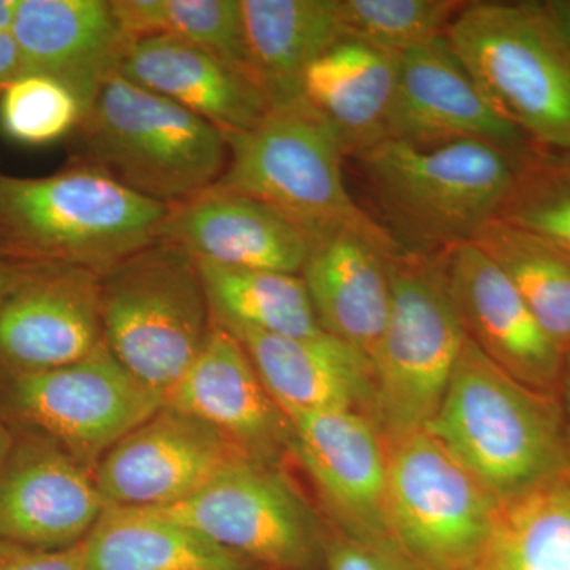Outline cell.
Wrapping results in <instances>:
<instances>
[{
	"label": "cell",
	"instance_id": "d590c367",
	"mask_svg": "<svg viewBox=\"0 0 570 570\" xmlns=\"http://www.w3.org/2000/svg\"><path fill=\"white\" fill-rule=\"evenodd\" d=\"M24 73L20 47L13 33L0 32V94Z\"/></svg>",
	"mask_w": 570,
	"mask_h": 570
},
{
	"label": "cell",
	"instance_id": "cb8c5ba5",
	"mask_svg": "<svg viewBox=\"0 0 570 570\" xmlns=\"http://www.w3.org/2000/svg\"><path fill=\"white\" fill-rule=\"evenodd\" d=\"M400 58L347 36L306 70L303 99L332 126L346 157L387 140Z\"/></svg>",
	"mask_w": 570,
	"mask_h": 570
},
{
	"label": "cell",
	"instance_id": "484cf974",
	"mask_svg": "<svg viewBox=\"0 0 570 570\" xmlns=\"http://www.w3.org/2000/svg\"><path fill=\"white\" fill-rule=\"evenodd\" d=\"M85 569L258 570L181 523L118 505H108L86 538Z\"/></svg>",
	"mask_w": 570,
	"mask_h": 570
},
{
	"label": "cell",
	"instance_id": "d6a6232c",
	"mask_svg": "<svg viewBox=\"0 0 570 570\" xmlns=\"http://www.w3.org/2000/svg\"><path fill=\"white\" fill-rule=\"evenodd\" d=\"M85 108L69 86L22 73L0 94V132L22 146H48L81 126Z\"/></svg>",
	"mask_w": 570,
	"mask_h": 570
},
{
	"label": "cell",
	"instance_id": "1f68e13d",
	"mask_svg": "<svg viewBox=\"0 0 570 570\" xmlns=\"http://www.w3.org/2000/svg\"><path fill=\"white\" fill-rule=\"evenodd\" d=\"M464 6L459 0H340L348 37L397 55L444 39Z\"/></svg>",
	"mask_w": 570,
	"mask_h": 570
},
{
	"label": "cell",
	"instance_id": "d4e9b609",
	"mask_svg": "<svg viewBox=\"0 0 570 570\" xmlns=\"http://www.w3.org/2000/svg\"><path fill=\"white\" fill-rule=\"evenodd\" d=\"M247 63L269 107L303 99L311 63L346 39L340 0H242Z\"/></svg>",
	"mask_w": 570,
	"mask_h": 570
},
{
	"label": "cell",
	"instance_id": "ffe728a7",
	"mask_svg": "<svg viewBox=\"0 0 570 570\" xmlns=\"http://www.w3.org/2000/svg\"><path fill=\"white\" fill-rule=\"evenodd\" d=\"M156 242L195 262L299 275L309 242L302 228L275 209L230 190L209 187L168 206Z\"/></svg>",
	"mask_w": 570,
	"mask_h": 570
},
{
	"label": "cell",
	"instance_id": "5b68a950",
	"mask_svg": "<svg viewBox=\"0 0 570 570\" xmlns=\"http://www.w3.org/2000/svg\"><path fill=\"white\" fill-rule=\"evenodd\" d=\"M390 283L387 325L371 356L374 390L370 417L385 441L430 425L466 341L442 253L397 246L390 258Z\"/></svg>",
	"mask_w": 570,
	"mask_h": 570
},
{
	"label": "cell",
	"instance_id": "e575fe53",
	"mask_svg": "<svg viewBox=\"0 0 570 570\" xmlns=\"http://www.w3.org/2000/svg\"><path fill=\"white\" fill-rule=\"evenodd\" d=\"M0 570H86L85 542L63 550H39L0 540Z\"/></svg>",
	"mask_w": 570,
	"mask_h": 570
},
{
	"label": "cell",
	"instance_id": "ac0fdd59",
	"mask_svg": "<svg viewBox=\"0 0 570 570\" xmlns=\"http://www.w3.org/2000/svg\"><path fill=\"white\" fill-rule=\"evenodd\" d=\"M164 404L219 431L250 460L276 466L291 452L287 415L266 390L238 337L214 324Z\"/></svg>",
	"mask_w": 570,
	"mask_h": 570
},
{
	"label": "cell",
	"instance_id": "30bf717a",
	"mask_svg": "<svg viewBox=\"0 0 570 570\" xmlns=\"http://www.w3.org/2000/svg\"><path fill=\"white\" fill-rule=\"evenodd\" d=\"M145 510L197 531L258 570L324 569L326 524L272 464L245 461L194 497Z\"/></svg>",
	"mask_w": 570,
	"mask_h": 570
},
{
	"label": "cell",
	"instance_id": "f1b7e54d",
	"mask_svg": "<svg viewBox=\"0 0 570 570\" xmlns=\"http://www.w3.org/2000/svg\"><path fill=\"white\" fill-rule=\"evenodd\" d=\"M474 243L508 276L532 316L566 355L570 348V255L499 219L487 225Z\"/></svg>",
	"mask_w": 570,
	"mask_h": 570
},
{
	"label": "cell",
	"instance_id": "8fae6325",
	"mask_svg": "<svg viewBox=\"0 0 570 570\" xmlns=\"http://www.w3.org/2000/svg\"><path fill=\"white\" fill-rule=\"evenodd\" d=\"M11 401L92 474L119 441L165 406L163 393L134 377L105 341L71 365L14 374Z\"/></svg>",
	"mask_w": 570,
	"mask_h": 570
},
{
	"label": "cell",
	"instance_id": "ab89813d",
	"mask_svg": "<svg viewBox=\"0 0 570 570\" xmlns=\"http://www.w3.org/2000/svg\"><path fill=\"white\" fill-rule=\"evenodd\" d=\"M14 268H17V262L10 261V258L0 250V298H2L6 288L9 287Z\"/></svg>",
	"mask_w": 570,
	"mask_h": 570
},
{
	"label": "cell",
	"instance_id": "4dcf8cb0",
	"mask_svg": "<svg viewBox=\"0 0 570 570\" xmlns=\"http://www.w3.org/2000/svg\"><path fill=\"white\" fill-rule=\"evenodd\" d=\"M498 219L570 255V151L532 146L521 157Z\"/></svg>",
	"mask_w": 570,
	"mask_h": 570
},
{
	"label": "cell",
	"instance_id": "603a6c76",
	"mask_svg": "<svg viewBox=\"0 0 570 570\" xmlns=\"http://www.w3.org/2000/svg\"><path fill=\"white\" fill-rule=\"evenodd\" d=\"M230 333L246 348L266 390L283 411L344 409L370 417L373 363L352 344L325 332L295 337Z\"/></svg>",
	"mask_w": 570,
	"mask_h": 570
},
{
	"label": "cell",
	"instance_id": "f546056e",
	"mask_svg": "<svg viewBox=\"0 0 570 570\" xmlns=\"http://www.w3.org/2000/svg\"><path fill=\"white\" fill-rule=\"evenodd\" d=\"M127 36L174 37L247 71L242 0H111Z\"/></svg>",
	"mask_w": 570,
	"mask_h": 570
},
{
	"label": "cell",
	"instance_id": "d6986e66",
	"mask_svg": "<svg viewBox=\"0 0 570 570\" xmlns=\"http://www.w3.org/2000/svg\"><path fill=\"white\" fill-rule=\"evenodd\" d=\"M387 140L422 146L482 141L515 154L532 148L493 110L445 37L401 55Z\"/></svg>",
	"mask_w": 570,
	"mask_h": 570
},
{
	"label": "cell",
	"instance_id": "f35d334b",
	"mask_svg": "<svg viewBox=\"0 0 570 570\" xmlns=\"http://www.w3.org/2000/svg\"><path fill=\"white\" fill-rule=\"evenodd\" d=\"M21 0H0V32H13Z\"/></svg>",
	"mask_w": 570,
	"mask_h": 570
},
{
	"label": "cell",
	"instance_id": "7c38bea8",
	"mask_svg": "<svg viewBox=\"0 0 570 570\" xmlns=\"http://www.w3.org/2000/svg\"><path fill=\"white\" fill-rule=\"evenodd\" d=\"M284 414L292 428L291 452L313 480L330 524L400 549L390 530L387 445L376 423L344 409Z\"/></svg>",
	"mask_w": 570,
	"mask_h": 570
},
{
	"label": "cell",
	"instance_id": "8992f818",
	"mask_svg": "<svg viewBox=\"0 0 570 570\" xmlns=\"http://www.w3.org/2000/svg\"><path fill=\"white\" fill-rule=\"evenodd\" d=\"M91 164L165 206L209 189L228 163L223 130L115 75L81 122Z\"/></svg>",
	"mask_w": 570,
	"mask_h": 570
},
{
	"label": "cell",
	"instance_id": "5bb4252c",
	"mask_svg": "<svg viewBox=\"0 0 570 570\" xmlns=\"http://www.w3.org/2000/svg\"><path fill=\"white\" fill-rule=\"evenodd\" d=\"M104 343L100 276L18 264L0 298V362L14 374L71 365Z\"/></svg>",
	"mask_w": 570,
	"mask_h": 570
},
{
	"label": "cell",
	"instance_id": "8d00e7d4",
	"mask_svg": "<svg viewBox=\"0 0 570 570\" xmlns=\"http://www.w3.org/2000/svg\"><path fill=\"white\" fill-rule=\"evenodd\" d=\"M540 3L570 50V0H546Z\"/></svg>",
	"mask_w": 570,
	"mask_h": 570
},
{
	"label": "cell",
	"instance_id": "9c48e42d",
	"mask_svg": "<svg viewBox=\"0 0 570 570\" xmlns=\"http://www.w3.org/2000/svg\"><path fill=\"white\" fill-rule=\"evenodd\" d=\"M393 539L420 570H469L499 499L428 430L385 441Z\"/></svg>",
	"mask_w": 570,
	"mask_h": 570
},
{
	"label": "cell",
	"instance_id": "277c9868",
	"mask_svg": "<svg viewBox=\"0 0 570 570\" xmlns=\"http://www.w3.org/2000/svg\"><path fill=\"white\" fill-rule=\"evenodd\" d=\"M445 40L502 119L570 151V50L542 3L466 2Z\"/></svg>",
	"mask_w": 570,
	"mask_h": 570
},
{
	"label": "cell",
	"instance_id": "e0dca14e",
	"mask_svg": "<svg viewBox=\"0 0 570 570\" xmlns=\"http://www.w3.org/2000/svg\"><path fill=\"white\" fill-rule=\"evenodd\" d=\"M107 508L92 472L51 439L21 441L0 466V540L70 549L85 542Z\"/></svg>",
	"mask_w": 570,
	"mask_h": 570
},
{
	"label": "cell",
	"instance_id": "ba28073f",
	"mask_svg": "<svg viewBox=\"0 0 570 570\" xmlns=\"http://www.w3.org/2000/svg\"><path fill=\"white\" fill-rule=\"evenodd\" d=\"M225 138L228 163L214 187L275 209L307 238L367 216L347 190L335 130L305 99L272 108L254 129Z\"/></svg>",
	"mask_w": 570,
	"mask_h": 570
},
{
	"label": "cell",
	"instance_id": "44dd1931",
	"mask_svg": "<svg viewBox=\"0 0 570 570\" xmlns=\"http://www.w3.org/2000/svg\"><path fill=\"white\" fill-rule=\"evenodd\" d=\"M11 33L24 73L47 75L69 86L85 116L134 45L111 0H21Z\"/></svg>",
	"mask_w": 570,
	"mask_h": 570
},
{
	"label": "cell",
	"instance_id": "7402d4cb",
	"mask_svg": "<svg viewBox=\"0 0 570 570\" xmlns=\"http://www.w3.org/2000/svg\"><path fill=\"white\" fill-rule=\"evenodd\" d=\"M119 75L186 108L224 134L254 129L272 110L250 71L174 37L134 41Z\"/></svg>",
	"mask_w": 570,
	"mask_h": 570
},
{
	"label": "cell",
	"instance_id": "60d3db41",
	"mask_svg": "<svg viewBox=\"0 0 570 570\" xmlns=\"http://www.w3.org/2000/svg\"><path fill=\"white\" fill-rule=\"evenodd\" d=\"M11 448H13V442H11L10 434L0 426V466L9 456Z\"/></svg>",
	"mask_w": 570,
	"mask_h": 570
},
{
	"label": "cell",
	"instance_id": "7a4b0ae2",
	"mask_svg": "<svg viewBox=\"0 0 570 570\" xmlns=\"http://www.w3.org/2000/svg\"><path fill=\"white\" fill-rule=\"evenodd\" d=\"M167 209L92 164L45 178L0 174V250L100 276L156 243Z\"/></svg>",
	"mask_w": 570,
	"mask_h": 570
},
{
	"label": "cell",
	"instance_id": "4316f807",
	"mask_svg": "<svg viewBox=\"0 0 570 570\" xmlns=\"http://www.w3.org/2000/svg\"><path fill=\"white\" fill-rule=\"evenodd\" d=\"M469 570H570V466L499 501Z\"/></svg>",
	"mask_w": 570,
	"mask_h": 570
},
{
	"label": "cell",
	"instance_id": "52a82bcc",
	"mask_svg": "<svg viewBox=\"0 0 570 570\" xmlns=\"http://www.w3.org/2000/svg\"><path fill=\"white\" fill-rule=\"evenodd\" d=\"M100 318L111 354L163 396L186 373L213 326L197 262L160 242L100 275Z\"/></svg>",
	"mask_w": 570,
	"mask_h": 570
},
{
	"label": "cell",
	"instance_id": "3957f363",
	"mask_svg": "<svg viewBox=\"0 0 570 570\" xmlns=\"http://www.w3.org/2000/svg\"><path fill=\"white\" fill-rule=\"evenodd\" d=\"M425 430L499 501L570 466L560 397L509 376L468 336L444 401Z\"/></svg>",
	"mask_w": 570,
	"mask_h": 570
},
{
	"label": "cell",
	"instance_id": "74e56055",
	"mask_svg": "<svg viewBox=\"0 0 570 570\" xmlns=\"http://www.w3.org/2000/svg\"><path fill=\"white\" fill-rule=\"evenodd\" d=\"M560 403L564 414L566 428H568L570 441V348L564 355V370H562Z\"/></svg>",
	"mask_w": 570,
	"mask_h": 570
},
{
	"label": "cell",
	"instance_id": "4fadbf2b",
	"mask_svg": "<svg viewBox=\"0 0 570 570\" xmlns=\"http://www.w3.org/2000/svg\"><path fill=\"white\" fill-rule=\"evenodd\" d=\"M249 460L219 431L164 406L100 460L94 479L108 505L167 508Z\"/></svg>",
	"mask_w": 570,
	"mask_h": 570
},
{
	"label": "cell",
	"instance_id": "836d02e7",
	"mask_svg": "<svg viewBox=\"0 0 570 570\" xmlns=\"http://www.w3.org/2000/svg\"><path fill=\"white\" fill-rule=\"evenodd\" d=\"M324 568L326 570H420L396 547L382 546L348 535L326 524Z\"/></svg>",
	"mask_w": 570,
	"mask_h": 570
},
{
	"label": "cell",
	"instance_id": "9a60e30c",
	"mask_svg": "<svg viewBox=\"0 0 570 570\" xmlns=\"http://www.w3.org/2000/svg\"><path fill=\"white\" fill-rule=\"evenodd\" d=\"M442 261L468 340L521 384L560 397L564 354L508 276L475 243L445 250Z\"/></svg>",
	"mask_w": 570,
	"mask_h": 570
},
{
	"label": "cell",
	"instance_id": "6da1fadb",
	"mask_svg": "<svg viewBox=\"0 0 570 570\" xmlns=\"http://www.w3.org/2000/svg\"><path fill=\"white\" fill-rule=\"evenodd\" d=\"M524 154L471 140H385L356 163L397 245L439 254L474 243L498 219Z\"/></svg>",
	"mask_w": 570,
	"mask_h": 570
},
{
	"label": "cell",
	"instance_id": "83f0119b",
	"mask_svg": "<svg viewBox=\"0 0 570 570\" xmlns=\"http://www.w3.org/2000/svg\"><path fill=\"white\" fill-rule=\"evenodd\" d=\"M214 324L228 332L313 336L324 332L302 275L197 262Z\"/></svg>",
	"mask_w": 570,
	"mask_h": 570
},
{
	"label": "cell",
	"instance_id": "2e32d148",
	"mask_svg": "<svg viewBox=\"0 0 570 570\" xmlns=\"http://www.w3.org/2000/svg\"><path fill=\"white\" fill-rule=\"evenodd\" d=\"M307 242L299 275L318 325L371 358L387 325L390 258L400 245L370 216L326 228Z\"/></svg>",
	"mask_w": 570,
	"mask_h": 570
}]
</instances>
